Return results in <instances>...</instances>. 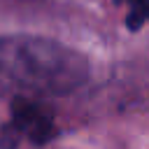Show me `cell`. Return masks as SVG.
I'll return each mask as SVG.
<instances>
[{
  "mask_svg": "<svg viewBox=\"0 0 149 149\" xmlns=\"http://www.w3.org/2000/svg\"><path fill=\"white\" fill-rule=\"evenodd\" d=\"M84 72V58L54 40L0 35V93H63L74 88Z\"/></svg>",
  "mask_w": 149,
  "mask_h": 149,
  "instance_id": "obj_1",
  "label": "cell"
},
{
  "mask_svg": "<svg viewBox=\"0 0 149 149\" xmlns=\"http://www.w3.org/2000/svg\"><path fill=\"white\" fill-rule=\"evenodd\" d=\"M14 123L19 130L28 133L33 140H42L49 130H51V119L47 112H42L35 102L19 98L14 102Z\"/></svg>",
  "mask_w": 149,
  "mask_h": 149,
  "instance_id": "obj_2",
  "label": "cell"
},
{
  "mask_svg": "<svg viewBox=\"0 0 149 149\" xmlns=\"http://www.w3.org/2000/svg\"><path fill=\"white\" fill-rule=\"evenodd\" d=\"M130 7H133V14L128 16V23L130 26H137L144 19H149V0H133Z\"/></svg>",
  "mask_w": 149,
  "mask_h": 149,
  "instance_id": "obj_3",
  "label": "cell"
}]
</instances>
